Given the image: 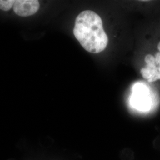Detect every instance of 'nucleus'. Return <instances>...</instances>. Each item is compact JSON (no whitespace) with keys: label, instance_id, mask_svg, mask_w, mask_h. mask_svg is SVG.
<instances>
[{"label":"nucleus","instance_id":"nucleus-4","mask_svg":"<svg viewBox=\"0 0 160 160\" xmlns=\"http://www.w3.org/2000/svg\"><path fill=\"white\" fill-rule=\"evenodd\" d=\"M39 2L36 0H17L13 6L15 13L21 17L33 15L39 9Z\"/></svg>","mask_w":160,"mask_h":160},{"label":"nucleus","instance_id":"nucleus-6","mask_svg":"<svg viewBox=\"0 0 160 160\" xmlns=\"http://www.w3.org/2000/svg\"><path fill=\"white\" fill-rule=\"evenodd\" d=\"M158 50H159V51L160 52V43H158Z\"/></svg>","mask_w":160,"mask_h":160},{"label":"nucleus","instance_id":"nucleus-3","mask_svg":"<svg viewBox=\"0 0 160 160\" xmlns=\"http://www.w3.org/2000/svg\"><path fill=\"white\" fill-rule=\"evenodd\" d=\"M147 63L146 67L141 69V74L143 78L148 80L149 82H152L160 80V52L156 53L155 57L151 54L145 58Z\"/></svg>","mask_w":160,"mask_h":160},{"label":"nucleus","instance_id":"nucleus-2","mask_svg":"<svg viewBox=\"0 0 160 160\" xmlns=\"http://www.w3.org/2000/svg\"><path fill=\"white\" fill-rule=\"evenodd\" d=\"M130 103L133 108L141 112H147L151 108L152 100L148 88L141 83L135 84L132 88Z\"/></svg>","mask_w":160,"mask_h":160},{"label":"nucleus","instance_id":"nucleus-5","mask_svg":"<svg viewBox=\"0 0 160 160\" xmlns=\"http://www.w3.org/2000/svg\"><path fill=\"white\" fill-rule=\"evenodd\" d=\"M14 3V0H0V10L8 11L13 7Z\"/></svg>","mask_w":160,"mask_h":160},{"label":"nucleus","instance_id":"nucleus-1","mask_svg":"<svg viewBox=\"0 0 160 160\" xmlns=\"http://www.w3.org/2000/svg\"><path fill=\"white\" fill-rule=\"evenodd\" d=\"M73 33L87 51L98 53L108 46V37L103 29V22L96 12L86 10L76 18Z\"/></svg>","mask_w":160,"mask_h":160}]
</instances>
